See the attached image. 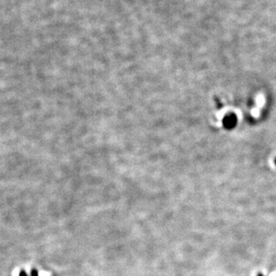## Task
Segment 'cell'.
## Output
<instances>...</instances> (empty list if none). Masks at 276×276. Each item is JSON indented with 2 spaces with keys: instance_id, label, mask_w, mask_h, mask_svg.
I'll use <instances>...</instances> for the list:
<instances>
[{
  "instance_id": "7a4b0ae2",
  "label": "cell",
  "mask_w": 276,
  "mask_h": 276,
  "mask_svg": "<svg viewBox=\"0 0 276 276\" xmlns=\"http://www.w3.org/2000/svg\"><path fill=\"white\" fill-rule=\"evenodd\" d=\"M19 276H28V275H27V274L25 273L24 271H22V272L20 273V274H19Z\"/></svg>"
},
{
  "instance_id": "6da1fadb",
  "label": "cell",
  "mask_w": 276,
  "mask_h": 276,
  "mask_svg": "<svg viewBox=\"0 0 276 276\" xmlns=\"http://www.w3.org/2000/svg\"><path fill=\"white\" fill-rule=\"evenodd\" d=\"M31 276H38V273L36 270H32L31 273Z\"/></svg>"
}]
</instances>
